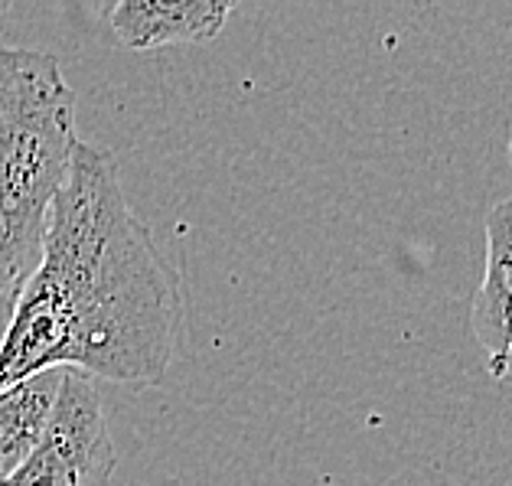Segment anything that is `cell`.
I'll use <instances>...</instances> for the list:
<instances>
[{"label":"cell","mask_w":512,"mask_h":486,"mask_svg":"<svg viewBox=\"0 0 512 486\" xmlns=\"http://www.w3.org/2000/svg\"><path fill=\"white\" fill-rule=\"evenodd\" d=\"M4 14H7V7H4V4H0V17H4Z\"/></svg>","instance_id":"ba28073f"},{"label":"cell","mask_w":512,"mask_h":486,"mask_svg":"<svg viewBox=\"0 0 512 486\" xmlns=\"http://www.w3.org/2000/svg\"><path fill=\"white\" fill-rule=\"evenodd\" d=\"M183 320L177 271L131 209L111 151L76 141L40 261L10 301L0 395L40 372L157 385Z\"/></svg>","instance_id":"6da1fadb"},{"label":"cell","mask_w":512,"mask_h":486,"mask_svg":"<svg viewBox=\"0 0 512 486\" xmlns=\"http://www.w3.org/2000/svg\"><path fill=\"white\" fill-rule=\"evenodd\" d=\"M483 278L473 294L470 327L486 369L496 382L512 389V199H499L486 213Z\"/></svg>","instance_id":"277c9868"},{"label":"cell","mask_w":512,"mask_h":486,"mask_svg":"<svg viewBox=\"0 0 512 486\" xmlns=\"http://www.w3.org/2000/svg\"><path fill=\"white\" fill-rule=\"evenodd\" d=\"M76 141V92L59 59L0 43V301H14L40 261Z\"/></svg>","instance_id":"7a4b0ae2"},{"label":"cell","mask_w":512,"mask_h":486,"mask_svg":"<svg viewBox=\"0 0 512 486\" xmlns=\"http://www.w3.org/2000/svg\"><path fill=\"white\" fill-rule=\"evenodd\" d=\"M115 467L102 395L89 376L66 369L40 444L4 486H111Z\"/></svg>","instance_id":"3957f363"},{"label":"cell","mask_w":512,"mask_h":486,"mask_svg":"<svg viewBox=\"0 0 512 486\" xmlns=\"http://www.w3.org/2000/svg\"><path fill=\"white\" fill-rule=\"evenodd\" d=\"M506 147H509V164H512V137H509V144H506Z\"/></svg>","instance_id":"52a82bcc"},{"label":"cell","mask_w":512,"mask_h":486,"mask_svg":"<svg viewBox=\"0 0 512 486\" xmlns=\"http://www.w3.org/2000/svg\"><path fill=\"white\" fill-rule=\"evenodd\" d=\"M62 376L66 369L40 372L0 395V486L14 477L40 444L56 408Z\"/></svg>","instance_id":"8992f818"},{"label":"cell","mask_w":512,"mask_h":486,"mask_svg":"<svg viewBox=\"0 0 512 486\" xmlns=\"http://www.w3.org/2000/svg\"><path fill=\"white\" fill-rule=\"evenodd\" d=\"M229 14V0H121L108 10V23L121 46L154 53L216 40Z\"/></svg>","instance_id":"5b68a950"}]
</instances>
